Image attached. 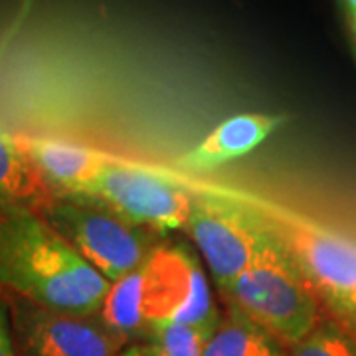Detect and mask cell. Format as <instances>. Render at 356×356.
<instances>
[{"instance_id":"10","label":"cell","mask_w":356,"mask_h":356,"mask_svg":"<svg viewBox=\"0 0 356 356\" xmlns=\"http://www.w3.org/2000/svg\"><path fill=\"white\" fill-rule=\"evenodd\" d=\"M287 121L285 115L242 113L222 121L196 147L178 159L177 165L188 172H210L222 165L252 153Z\"/></svg>"},{"instance_id":"8","label":"cell","mask_w":356,"mask_h":356,"mask_svg":"<svg viewBox=\"0 0 356 356\" xmlns=\"http://www.w3.org/2000/svg\"><path fill=\"white\" fill-rule=\"evenodd\" d=\"M20 356H117L131 341L97 313L81 315L6 295Z\"/></svg>"},{"instance_id":"1","label":"cell","mask_w":356,"mask_h":356,"mask_svg":"<svg viewBox=\"0 0 356 356\" xmlns=\"http://www.w3.org/2000/svg\"><path fill=\"white\" fill-rule=\"evenodd\" d=\"M0 287L36 305L95 315L111 281L32 208H0Z\"/></svg>"},{"instance_id":"6","label":"cell","mask_w":356,"mask_h":356,"mask_svg":"<svg viewBox=\"0 0 356 356\" xmlns=\"http://www.w3.org/2000/svg\"><path fill=\"white\" fill-rule=\"evenodd\" d=\"M184 232L202 254L220 293L226 295L271 240L273 226L264 208L194 192Z\"/></svg>"},{"instance_id":"17","label":"cell","mask_w":356,"mask_h":356,"mask_svg":"<svg viewBox=\"0 0 356 356\" xmlns=\"http://www.w3.org/2000/svg\"><path fill=\"white\" fill-rule=\"evenodd\" d=\"M344 13L348 18V24H350V32H353V38H355V50H356V0H343Z\"/></svg>"},{"instance_id":"7","label":"cell","mask_w":356,"mask_h":356,"mask_svg":"<svg viewBox=\"0 0 356 356\" xmlns=\"http://www.w3.org/2000/svg\"><path fill=\"white\" fill-rule=\"evenodd\" d=\"M77 194L91 196L129 222L161 236L184 229L194 204V192L188 188L117 159Z\"/></svg>"},{"instance_id":"12","label":"cell","mask_w":356,"mask_h":356,"mask_svg":"<svg viewBox=\"0 0 356 356\" xmlns=\"http://www.w3.org/2000/svg\"><path fill=\"white\" fill-rule=\"evenodd\" d=\"M202 356H285L271 334L226 299V315L208 339Z\"/></svg>"},{"instance_id":"3","label":"cell","mask_w":356,"mask_h":356,"mask_svg":"<svg viewBox=\"0 0 356 356\" xmlns=\"http://www.w3.org/2000/svg\"><path fill=\"white\" fill-rule=\"evenodd\" d=\"M224 299L240 307L283 348L303 341L323 321L315 293L275 228L261 254L236 280Z\"/></svg>"},{"instance_id":"2","label":"cell","mask_w":356,"mask_h":356,"mask_svg":"<svg viewBox=\"0 0 356 356\" xmlns=\"http://www.w3.org/2000/svg\"><path fill=\"white\" fill-rule=\"evenodd\" d=\"M99 317L119 334L147 341L154 325L177 321L212 337L220 313L202 266L186 243L163 242L149 259L111 283Z\"/></svg>"},{"instance_id":"16","label":"cell","mask_w":356,"mask_h":356,"mask_svg":"<svg viewBox=\"0 0 356 356\" xmlns=\"http://www.w3.org/2000/svg\"><path fill=\"white\" fill-rule=\"evenodd\" d=\"M117 356H159L154 346L149 341H133Z\"/></svg>"},{"instance_id":"5","label":"cell","mask_w":356,"mask_h":356,"mask_svg":"<svg viewBox=\"0 0 356 356\" xmlns=\"http://www.w3.org/2000/svg\"><path fill=\"white\" fill-rule=\"evenodd\" d=\"M321 309L356 339V242L291 212L264 210Z\"/></svg>"},{"instance_id":"15","label":"cell","mask_w":356,"mask_h":356,"mask_svg":"<svg viewBox=\"0 0 356 356\" xmlns=\"http://www.w3.org/2000/svg\"><path fill=\"white\" fill-rule=\"evenodd\" d=\"M0 356H20L14 339L10 307L2 295H0Z\"/></svg>"},{"instance_id":"14","label":"cell","mask_w":356,"mask_h":356,"mask_svg":"<svg viewBox=\"0 0 356 356\" xmlns=\"http://www.w3.org/2000/svg\"><path fill=\"white\" fill-rule=\"evenodd\" d=\"M208 339L198 327L177 321L154 325L147 337L159 356H202Z\"/></svg>"},{"instance_id":"11","label":"cell","mask_w":356,"mask_h":356,"mask_svg":"<svg viewBox=\"0 0 356 356\" xmlns=\"http://www.w3.org/2000/svg\"><path fill=\"white\" fill-rule=\"evenodd\" d=\"M54 198L38 170L28 161L16 137L0 129V208H32Z\"/></svg>"},{"instance_id":"13","label":"cell","mask_w":356,"mask_h":356,"mask_svg":"<svg viewBox=\"0 0 356 356\" xmlns=\"http://www.w3.org/2000/svg\"><path fill=\"white\" fill-rule=\"evenodd\" d=\"M285 356H356V339L332 318H323Z\"/></svg>"},{"instance_id":"4","label":"cell","mask_w":356,"mask_h":356,"mask_svg":"<svg viewBox=\"0 0 356 356\" xmlns=\"http://www.w3.org/2000/svg\"><path fill=\"white\" fill-rule=\"evenodd\" d=\"M36 212L111 283L143 266L163 243L161 234L83 194L54 196Z\"/></svg>"},{"instance_id":"9","label":"cell","mask_w":356,"mask_h":356,"mask_svg":"<svg viewBox=\"0 0 356 356\" xmlns=\"http://www.w3.org/2000/svg\"><path fill=\"white\" fill-rule=\"evenodd\" d=\"M16 140L54 196L83 191L113 161V156L89 149L86 145L54 137L20 135Z\"/></svg>"}]
</instances>
